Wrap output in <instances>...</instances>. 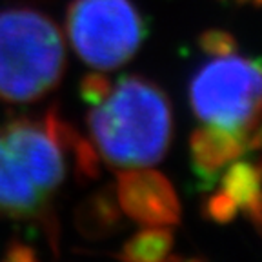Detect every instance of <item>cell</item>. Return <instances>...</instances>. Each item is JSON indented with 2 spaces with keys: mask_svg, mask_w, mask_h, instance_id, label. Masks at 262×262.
<instances>
[{
  "mask_svg": "<svg viewBox=\"0 0 262 262\" xmlns=\"http://www.w3.org/2000/svg\"><path fill=\"white\" fill-rule=\"evenodd\" d=\"M66 31L75 53L97 71L129 62L146 37V24L133 0H73Z\"/></svg>",
  "mask_w": 262,
  "mask_h": 262,
  "instance_id": "obj_4",
  "label": "cell"
},
{
  "mask_svg": "<svg viewBox=\"0 0 262 262\" xmlns=\"http://www.w3.org/2000/svg\"><path fill=\"white\" fill-rule=\"evenodd\" d=\"M66 71V46L53 18L33 8L0 11V98L26 104L46 97Z\"/></svg>",
  "mask_w": 262,
  "mask_h": 262,
  "instance_id": "obj_3",
  "label": "cell"
},
{
  "mask_svg": "<svg viewBox=\"0 0 262 262\" xmlns=\"http://www.w3.org/2000/svg\"><path fill=\"white\" fill-rule=\"evenodd\" d=\"M202 51L211 57H222V55H231L237 51V40L231 33L224 29H208L199 38Z\"/></svg>",
  "mask_w": 262,
  "mask_h": 262,
  "instance_id": "obj_11",
  "label": "cell"
},
{
  "mask_svg": "<svg viewBox=\"0 0 262 262\" xmlns=\"http://www.w3.org/2000/svg\"><path fill=\"white\" fill-rule=\"evenodd\" d=\"M221 191L228 195L238 213L253 222L260 229V166L258 162L235 160L226 168Z\"/></svg>",
  "mask_w": 262,
  "mask_h": 262,
  "instance_id": "obj_8",
  "label": "cell"
},
{
  "mask_svg": "<svg viewBox=\"0 0 262 262\" xmlns=\"http://www.w3.org/2000/svg\"><path fill=\"white\" fill-rule=\"evenodd\" d=\"M233 2H238V4H253V6L260 4V0H233Z\"/></svg>",
  "mask_w": 262,
  "mask_h": 262,
  "instance_id": "obj_13",
  "label": "cell"
},
{
  "mask_svg": "<svg viewBox=\"0 0 262 262\" xmlns=\"http://www.w3.org/2000/svg\"><path fill=\"white\" fill-rule=\"evenodd\" d=\"M260 68L235 53L213 57L189 84L193 113L204 124L241 131H258Z\"/></svg>",
  "mask_w": 262,
  "mask_h": 262,
  "instance_id": "obj_5",
  "label": "cell"
},
{
  "mask_svg": "<svg viewBox=\"0 0 262 262\" xmlns=\"http://www.w3.org/2000/svg\"><path fill=\"white\" fill-rule=\"evenodd\" d=\"M86 122L97 155L113 168H151L171 146V102L162 88L140 75L111 84L91 104Z\"/></svg>",
  "mask_w": 262,
  "mask_h": 262,
  "instance_id": "obj_1",
  "label": "cell"
},
{
  "mask_svg": "<svg viewBox=\"0 0 262 262\" xmlns=\"http://www.w3.org/2000/svg\"><path fill=\"white\" fill-rule=\"evenodd\" d=\"M258 131H241L204 124L193 131L189 139V153L195 168L204 175L226 169L238 160L248 149L258 146Z\"/></svg>",
  "mask_w": 262,
  "mask_h": 262,
  "instance_id": "obj_7",
  "label": "cell"
},
{
  "mask_svg": "<svg viewBox=\"0 0 262 262\" xmlns=\"http://www.w3.org/2000/svg\"><path fill=\"white\" fill-rule=\"evenodd\" d=\"M6 257L11 258V260H29V258H35V253L29 250L28 246L15 242V244L8 250V255H6Z\"/></svg>",
  "mask_w": 262,
  "mask_h": 262,
  "instance_id": "obj_12",
  "label": "cell"
},
{
  "mask_svg": "<svg viewBox=\"0 0 262 262\" xmlns=\"http://www.w3.org/2000/svg\"><path fill=\"white\" fill-rule=\"evenodd\" d=\"M62 122L51 107L44 119L0 126V217L48 219L49 202L68 175Z\"/></svg>",
  "mask_w": 262,
  "mask_h": 262,
  "instance_id": "obj_2",
  "label": "cell"
},
{
  "mask_svg": "<svg viewBox=\"0 0 262 262\" xmlns=\"http://www.w3.org/2000/svg\"><path fill=\"white\" fill-rule=\"evenodd\" d=\"M173 235L166 226H144L142 231L129 238L124 244L120 258L137 262H155L166 258L171 251Z\"/></svg>",
  "mask_w": 262,
  "mask_h": 262,
  "instance_id": "obj_10",
  "label": "cell"
},
{
  "mask_svg": "<svg viewBox=\"0 0 262 262\" xmlns=\"http://www.w3.org/2000/svg\"><path fill=\"white\" fill-rule=\"evenodd\" d=\"M120 222V208L113 191H100L82 202L77 211V226L82 235L100 238L117 229Z\"/></svg>",
  "mask_w": 262,
  "mask_h": 262,
  "instance_id": "obj_9",
  "label": "cell"
},
{
  "mask_svg": "<svg viewBox=\"0 0 262 262\" xmlns=\"http://www.w3.org/2000/svg\"><path fill=\"white\" fill-rule=\"evenodd\" d=\"M115 196L119 208L142 226H175L182 208L175 188L162 173L151 168H127L117 177Z\"/></svg>",
  "mask_w": 262,
  "mask_h": 262,
  "instance_id": "obj_6",
  "label": "cell"
}]
</instances>
